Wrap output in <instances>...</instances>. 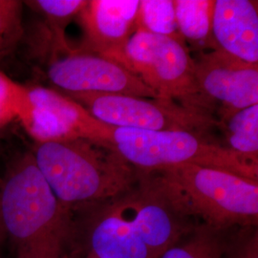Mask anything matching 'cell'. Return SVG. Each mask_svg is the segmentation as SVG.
Instances as JSON below:
<instances>
[{
    "mask_svg": "<svg viewBox=\"0 0 258 258\" xmlns=\"http://www.w3.org/2000/svg\"><path fill=\"white\" fill-rule=\"evenodd\" d=\"M214 1L176 0L175 17L183 39L202 44L212 37V11Z\"/></svg>",
    "mask_w": 258,
    "mask_h": 258,
    "instance_id": "obj_13",
    "label": "cell"
},
{
    "mask_svg": "<svg viewBox=\"0 0 258 258\" xmlns=\"http://www.w3.org/2000/svg\"><path fill=\"white\" fill-rule=\"evenodd\" d=\"M36 13L49 18L68 22L83 11L88 1L85 0H36L23 1Z\"/></svg>",
    "mask_w": 258,
    "mask_h": 258,
    "instance_id": "obj_19",
    "label": "cell"
},
{
    "mask_svg": "<svg viewBox=\"0 0 258 258\" xmlns=\"http://www.w3.org/2000/svg\"><path fill=\"white\" fill-rule=\"evenodd\" d=\"M152 172L176 207L215 231L256 227L258 181L228 171L185 165Z\"/></svg>",
    "mask_w": 258,
    "mask_h": 258,
    "instance_id": "obj_4",
    "label": "cell"
},
{
    "mask_svg": "<svg viewBox=\"0 0 258 258\" xmlns=\"http://www.w3.org/2000/svg\"><path fill=\"white\" fill-rule=\"evenodd\" d=\"M27 88L30 108L21 124L35 143L83 139L111 145L114 127L94 118L80 103L55 89Z\"/></svg>",
    "mask_w": 258,
    "mask_h": 258,
    "instance_id": "obj_8",
    "label": "cell"
},
{
    "mask_svg": "<svg viewBox=\"0 0 258 258\" xmlns=\"http://www.w3.org/2000/svg\"><path fill=\"white\" fill-rule=\"evenodd\" d=\"M23 1L0 0V57L16 49L24 37Z\"/></svg>",
    "mask_w": 258,
    "mask_h": 258,
    "instance_id": "obj_18",
    "label": "cell"
},
{
    "mask_svg": "<svg viewBox=\"0 0 258 258\" xmlns=\"http://www.w3.org/2000/svg\"><path fill=\"white\" fill-rule=\"evenodd\" d=\"M214 49L245 62L257 64L258 12L249 0H216L212 11Z\"/></svg>",
    "mask_w": 258,
    "mask_h": 258,
    "instance_id": "obj_12",
    "label": "cell"
},
{
    "mask_svg": "<svg viewBox=\"0 0 258 258\" xmlns=\"http://www.w3.org/2000/svg\"><path fill=\"white\" fill-rule=\"evenodd\" d=\"M94 118L117 128L188 131L206 135L221 126L216 117L163 99H145L104 93L61 92Z\"/></svg>",
    "mask_w": 258,
    "mask_h": 258,
    "instance_id": "obj_7",
    "label": "cell"
},
{
    "mask_svg": "<svg viewBox=\"0 0 258 258\" xmlns=\"http://www.w3.org/2000/svg\"><path fill=\"white\" fill-rule=\"evenodd\" d=\"M51 60L47 76L61 92L116 94L158 99L138 76L119 62L83 51H68Z\"/></svg>",
    "mask_w": 258,
    "mask_h": 258,
    "instance_id": "obj_9",
    "label": "cell"
},
{
    "mask_svg": "<svg viewBox=\"0 0 258 258\" xmlns=\"http://www.w3.org/2000/svg\"><path fill=\"white\" fill-rule=\"evenodd\" d=\"M86 258H87V257H86Z\"/></svg>",
    "mask_w": 258,
    "mask_h": 258,
    "instance_id": "obj_22",
    "label": "cell"
},
{
    "mask_svg": "<svg viewBox=\"0 0 258 258\" xmlns=\"http://www.w3.org/2000/svg\"><path fill=\"white\" fill-rule=\"evenodd\" d=\"M139 0L88 1L80 13L85 36L83 52L102 55L126 67L125 48L138 26ZM83 51V50H80Z\"/></svg>",
    "mask_w": 258,
    "mask_h": 258,
    "instance_id": "obj_11",
    "label": "cell"
},
{
    "mask_svg": "<svg viewBox=\"0 0 258 258\" xmlns=\"http://www.w3.org/2000/svg\"><path fill=\"white\" fill-rule=\"evenodd\" d=\"M126 68L158 99L213 115L216 108L197 86L194 60L182 37L157 35L137 26L125 48Z\"/></svg>",
    "mask_w": 258,
    "mask_h": 258,
    "instance_id": "obj_6",
    "label": "cell"
},
{
    "mask_svg": "<svg viewBox=\"0 0 258 258\" xmlns=\"http://www.w3.org/2000/svg\"><path fill=\"white\" fill-rule=\"evenodd\" d=\"M0 222L15 258H67L72 212L56 198L32 152L18 157L0 179Z\"/></svg>",
    "mask_w": 258,
    "mask_h": 258,
    "instance_id": "obj_2",
    "label": "cell"
},
{
    "mask_svg": "<svg viewBox=\"0 0 258 258\" xmlns=\"http://www.w3.org/2000/svg\"><path fill=\"white\" fill-rule=\"evenodd\" d=\"M111 145L139 171L194 165L258 181V158L235 152L198 133L114 127Z\"/></svg>",
    "mask_w": 258,
    "mask_h": 258,
    "instance_id": "obj_5",
    "label": "cell"
},
{
    "mask_svg": "<svg viewBox=\"0 0 258 258\" xmlns=\"http://www.w3.org/2000/svg\"><path fill=\"white\" fill-rule=\"evenodd\" d=\"M138 26L157 35L182 37L177 26L174 1L172 0L141 1Z\"/></svg>",
    "mask_w": 258,
    "mask_h": 258,
    "instance_id": "obj_16",
    "label": "cell"
},
{
    "mask_svg": "<svg viewBox=\"0 0 258 258\" xmlns=\"http://www.w3.org/2000/svg\"><path fill=\"white\" fill-rule=\"evenodd\" d=\"M30 108L28 88L0 71V129L14 120L22 123Z\"/></svg>",
    "mask_w": 258,
    "mask_h": 258,
    "instance_id": "obj_17",
    "label": "cell"
},
{
    "mask_svg": "<svg viewBox=\"0 0 258 258\" xmlns=\"http://www.w3.org/2000/svg\"><path fill=\"white\" fill-rule=\"evenodd\" d=\"M138 171L134 185L90 211L87 258H159L192 231L152 172Z\"/></svg>",
    "mask_w": 258,
    "mask_h": 258,
    "instance_id": "obj_1",
    "label": "cell"
},
{
    "mask_svg": "<svg viewBox=\"0 0 258 258\" xmlns=\"http://www.w3.org/2000/svg\"><path fill=\"white\" fill-rule=\"evenodd\" d=\"M229 257L258 258L257 231H255L254 233L237 245Z\"/></svg>",
    "mask_w": 258,
    "mask_h": 258,
    "instance_id": "obj_20",
    "label": "cell"
},
{
    "mask_svg": "<svg viewBox=\"0 0 258 258\" xmlns=\"http://www.w3.org/2000/svg\"><path fill=\"white\" fill-rule=\"evenodd\" d=\"M222 231L206 226L194 230L190 238L183 244H175L159 258H221L226 245Z\"/></svg>",
    "mask_w": 258,
    "mask_h": 258,
    "instance_id": "obj_15",
    "label": "cell"
},
{
    "mask_svg": "<svg viewBox=\"0 0 258 258\" xmlns=\"http://www.w3.org/2000/svg\"><path fill=\"white\" fill-rule=\"evenodd\" d=\"M226 124L228 148L246 156L258 158V104L222 116Z\"/></svg>",
    "mask_w": 258,
    "mask_h": 258,
    "instance_id": "obj_14",
    "label": "cell"
},
{
    "mask_svg": "<svg viewBox=\"0 0 258 258\" xmlns=\"http://www.w3.org/2000/svg\"><path fill=\"white\" fill-rule=\"evenodd\" d=\"M6 243V240H5V235H4V232H3V229H2V225H1V222H0V258H1V251H2V248L4 246V244Z\"/></svg>",
    "mask_w": 258,
    "mask_h": 258,
    "instance_id": "obj_21",
    "label": "cell"
},
{
    "mask_svg": "<svg viewBox=\"0 0 258 258\" xmlns=\"http://www.w3.org/2000/svg\"><path fill=\"white\" fill-rule=\"evenodd\" d=\"M195 80L206 100L216 106L222 116L258 104V67L213 49L194 59Z\"/></svg>",
    "mask_w": 258,
    "mask_h": 258,
    "instance_id": "obj_10",
    "label": "cell"
},
{
    "mask_svg": "<svg viewBox=\"0 0 258 258\" xmlns=\"http://www.w3.org/2000/svg\"><path fill=\"white\" fill-rule=\"evenodd\" d=\"M37 166L59 202L71 212L130 189L138 171L111 145L76 139L35 143Z\"/></svg>",
    "mask_w": 258,
    "mask_h": 258,
    "instance_id": "obj_3",
    "label": "cell"
}]
</instances>
